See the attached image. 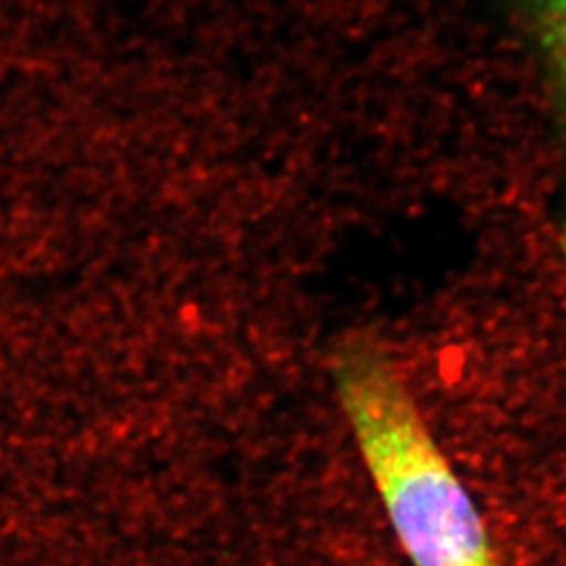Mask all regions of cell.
Instances as JSON below:
<instances>
[{"label": "cell", "mask_w": 566, "mask_h": 566, "mask_svg": "<svg viewBox=\"0 0 566 566\" xmlns=\"http://www.w3.org/2000/svg\"><path fill=\"white\" fill-rule=\"evenodd\" d=\"M332 380L411 566H500L479 507L385 346L369 334L344 338Z\"/></svg>", "instance_id": "1"}, {"label": "cell", "mask_w": 566, "mask_h": 566, "mask_svg": "<svg viewBox=\"0 0 566 566\" xmlns=\"http://www.w3.org/2000/svg\"><path fill=\"white\" fill-rule=\"evenodd\" d=\"M547 74L566 112V0H528Z\"/></svg>", "instance_id": "2"}]
</instances>
